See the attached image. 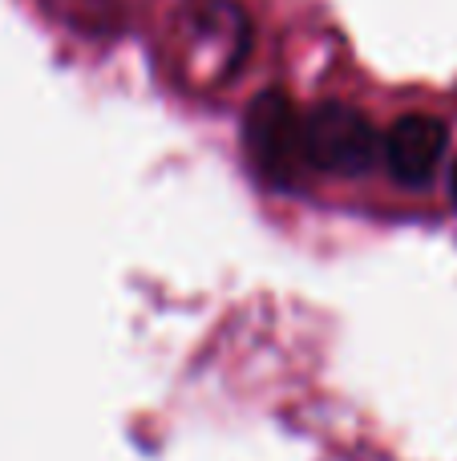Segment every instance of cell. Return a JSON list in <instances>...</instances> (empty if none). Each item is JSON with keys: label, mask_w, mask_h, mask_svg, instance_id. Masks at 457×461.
I'll return each instance as SVG.
<instances>
[{"label": "cell", "mask_w": 457, "mask_h": 461, "mask_svg": "<svg viewBox=\"0 0 457 461\" xmlns=\"http://www.w3.org/2000/svg\"><path fill=\"white\" fill-rule=\"evenodd\" d=\"M304 130V162L328 175L353 178L377 162L381 138L372 130V122L361 110L345 102H320L300 118Z\"/></svg>", "instance_id": "obj_1"}, {"label": "cell", "mask_w": 457, "mask_h": 461, "mask_svg": "<svg viewBox=\"0 0 457 461\" xmlns=\"http://www.w3.org/2000/svg\"><path fill=\"white\" fill-rule=\"evenodd\" d=\"M243 142L259 178L272 186H291L304 162V130L288 94H259L243 118Z\"/></svg>", "instance_id": "obj_2"}, {"label": "cell", "mask_w": 457, "mask_h": 461, "mask_svg": "<svg viewBox=\"0 0 457 461\" xmlns=\"http://www.w3.org/2000/svg\"><path fill=\"white\" fill-rule=\"evenodd\" d=\"M445 146H450V130L442 118L405 113L385 134V167L401 186H426L442 167Z\"/></svg>", "instance_id": "obj_3"}, {"label": "cell", "mask_w": 457, "mask_h": 461, "mask_svg": "<svg viewBox=\"0 0 457 461\" xmlns=\"http://www.w3.org/2000/svg\"><path fill=\"white\" fill-rule=\"evenodd\" d=\"M450 194H453V207H457V162H453V175H450Z\"/></svg>", "instance_id": "obj_4"}]
</instances>
